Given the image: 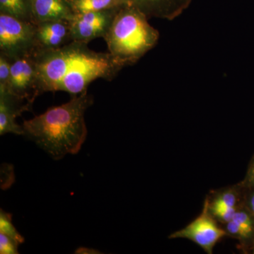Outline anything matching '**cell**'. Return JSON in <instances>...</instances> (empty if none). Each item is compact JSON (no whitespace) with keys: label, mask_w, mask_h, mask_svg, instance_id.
<instances>
[{"label":"cell","mask_w":254,"mask_h":254,"mask_svg":"<svg viewBox=\"0 0 254 254\" xmlns=\"http://www.w3.org/2000/svg\"><path fill=\"white\" fill-rule=\"evenodd\" d=\"M93 103V97L86 91L73 96L68 103L48 108L44 113L23 122V136L55 160L77 154L88 133L85 113Z\"/></svg>","instance_id":"1"},{"label":"cell","mask_w":254,"mask_h":254,"mask_svg":"<svg viewBox=\"0 0 254 254\" xmlns=\"http://www.w3.org/2000/svg\"><path fill=\"white\" fill-rule=\"evenodd\" d=\"M130 5L123 6L104 37L109 53L123 67L136 64L158 43L160 33Z\"/></svg>","instance_id":"2"},{"label":"cell","mask_w":254,"mask_h":254,"mask_svg":"<svg viewBox=\"0 0 254 254\" xmlns=\"http://www.w3.org/2000/svg\"><path fill=\"white\" fill-rule=\"evenodd\" d=\"M123 68L110 53H96L90 50L86 43H81L58 91L76 96L87 91L90 83L97 78L113 79Z\"/></svg>","instance_id":"3"},{"label":"cell","mask_w":254,"mask_h":254,"mask_svg":"<svg viewBox=\"0 0 254 254\" xmlns=\"http://www.w3.org/2000/svg\"><path fill=\"white\" fill-rule=\"evenodd\" d=\"M36 52V25L0 14V53L14 60Z\"/></svg>","instance_id":"4"},{"label":"cell","mask_w":254,"mask_h":254,"mask_svg":"<svg viewBox=\"0 0 254 254\" xmlns=\"http://www.w3.org/2000/svg\"><path fill=\"white\" fill-rule=\"evenodd\" d=\"M226 235L225 229L219 226L218 221L209 211L206 197L201 213L186 227L172 233L168 238L187 239L199 246L205 253L212 254L216 244Z\"/></svg>","instance_id":"5"},{"label":"cell","mask_w":254,"mask_h":254,"mask_svg":"<svg viewBox=\"0 0 254 254\" xmlns=\"http://www.w3.org/2000/svg\"><path fill=\"white\" fill-rule=\"evenodd\" d=\"M8 91L31 108L37 97L43 93L34 54L12 60Z\"/></svg>","instance_id":"6"},{"label":"cell","mask_w":254,"mask_h":254,"mask_svg":"<svg viewBox=\"0 0 254 254\" xmlns=\"http://www.w3.org/2000/svg\"><path fill=\"white\" fill-rule=\"evenodd\" d=\"M122 7L75 14L69 21L72 41L88 44L95 38H104Z\"/></svg>","instance_id":"7"},{"label":"cell","mask_w":254,"mask_h":254,"mask_svg":"<svg viewBox=\"0 0 254 254\" xmlns=\"http://www.w3.org/2000/svg\"><path fill=\"white\" fill-rule=\"evenodd\" d=\"M36 52L58 49L72 42L69 21H44L36 25Z\"/></svg>","instance_id":"8"},{"label":"cell","mask_w":254,"mask_h":254,"mask_svg":"<svg viewBox=\"0 0 254 254\" xmlns=\"http://www.w3.org/2000/svg\"><path fill=\"white\" fill-rule=\"evenodd\" d=\"M148 18L173 21L190 7L193 0H125Z\"/></svg>","instance_id":"9"},{"label":"cell","mask_w":254,"mask_h":254,"mask_svg":"<svg viewBox=\"0 0 254 254\" xmlns=\"http://www.w3.org/2000/svg\"><path fill=\"white\" fill-rule=\"evenodd\" d=\"M31 110L29 105L9 91H0V135L14 133L23 136V127L16 123V119Z\"/></svg>","instance_id":"10"},{"label":"cell","mask_w":254,"mask_h":254,"mask_svg":"<svg viewBox=\"0 0 254 254\" xmlns=\"http://www.w3.org/2000/svg\"><path fill=\"white\" fill-rule=\"evenodd\" d=\"M33 24L56 20L70 21L74 12L68 0H31Z\"/></svg>","instance_id":"11"},{"label":"cell","mask_w":254,"mask_h":254,"mask_svg":"<svg viewBox=\"0 0 254 254\" xmlns=\"http://www.w3.org/2000/svg\"><path fill=\"white\" fill-rule=\"evenodd\" d=\"M245 189L240 184L221 189L211 198L207 196L209 210L224 208H240L244 205Z\"/></svg>","instance_id":"12"},{"label":"cell","mask_w":254,"mask_h":254,"mask_svg":"<svg viewBox=\"0 0 254 254\" xmlns=\"http://www.w3.org/2000/svg\"><path fill=\"white\" fill-rule=\"evenodd\" d=\"M75 14L120 8L127 4L125 0H68Z\"/></svg>","instance_id":"13"},{"label":"cell","mask_w":254,"mask_h":254,"mask_svg":"<svg viewBox=\"0 0 254 254\" xmlns=\"http://www.w3.org/2000/svg\"><path fill=\"white\" fill-rule=\"evenodd\" d=\"M0 14L33 23L31 0H0Z\"/></svg>","instance_id":"14"},{"label":"cell","mask_w":254,"mask_h":254,"mask_svg":"<svg viewBox=\"0 0 254 254\" xmlns=\"http://www.w3.org/2000/svg\"><path fill=\"white\" fill-rule=\"evenodd\" d=\"M0 232L14 239L20 245L24 242V238L18 233L13 225L11 214L6 213L2 210L0 213Z\"/></svg>","instance_id":"15"},{"label":"cell","mask_w":254,"mask_h":254,"mask_svg":"<svg viewBox=\"0 0 254 254\" xmlns=\"http://www.w3.org/2000/svg\"><path fill=\"white\" fill-rule=\"evenodd\" d=\"M12 60L0 53V91H8Z\"/></svg>","instance_id":"16"},{"label":"cell","mask_w":254,"mask_h":254,"mask_svg":"<svg viewBox=\"0 0 254 254\" xmlns=\"http://www.w3.org/2000/svg\"><path fill=\"white\" fill-rule=\"evenodd\" d=\"M20 244L8 235L0 232V254H17Z\"/></svg>","instance_id":"17"},{"label":"cell","mask_w":254,"mask_h":254,"mask_svg":"<svg viewBox=\"0 0 254 254\" xmlns=\"http://www.w3.org/2000/svg\"><path fill=\"white\" fill-rule=\"evenodd\" d=\"M241 207V206H240ZM239 208H224L213 209V210H209L210 213L213 215L214 218L218 222L222 224H226L227 222L231 221L234 218L237 209ZM209 209V208H208Z\"/></svg>","instance_id":"18"},{"label":"cell","mask_w":254,"mask_h":254,"mask_svg":"<svg viewBox=\"0 0 254 254\" xmlns=\"http://www.w3.org/2000/svg\"><path fill=\"white\" fill-rule=\"evenodd\" d=\"M239 184L245 190L254 187V154L249 163L245 178Z\"/></svg>","instance_id":"19"},{"label":"cell","mask_w":254,"mask_h":254,"mask_svg":"<svg viewBox=\"0 0 254 254\" xmlns=\"http://www.w3.org/2000/svg\"><path fill=\"white\" fill-rule=\"evenodd\" d=\"M244 204L254 216V187L245 190Z\"/></svg>","instance_id":"20"},{"label":"cell","mask_w":254,"mask_h":254,"mask_svg":"<svg viewBox=\"0 0 254 254\" xmlns=\"http://www.w3.org/2000/svg\"><path fill=\"white\" fill-rule=\"evenodd\" d=\"M76 254H99L100 252H98V251H95L93 250H89L88 248H83V247H81V248L78 249V250L76 251Z\"/></svg>","instance_id":"21"},{"label":"cell","mask_w":254,"mask_h":254,"mask_svg":"<svg viewBox=\"0 0 254 254\" xmlns=\"http://www.w3.org/2000/svg\"><path fill=\"white\" fill-rule=\"evenodd\" d=\"M251 253L254 254V241L253 247H252V252H251Z\"/></svg>","instance_id":"22"}]
</instances>
